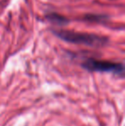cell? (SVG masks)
<instances>
[{"mask_svg":"<svg viewBox=\"0 0 125 126\" xmlns=\"http://www.w3.org/2000/svg\"><path fill=\"white\" fill-rule=\"evenodd\" d=\"M81 65L84 70H87L88 72L111 73L121 77H124V65L123 63L87 58L81 63Z\"/></svg>","mask_w":125,"mask_h":126,"instance_id":"cell-2","label":"cell"},{"mask_svg":"<svg viewBox=\"0 0 125 126\" xmlns=\"http://www.w3.org/2000/svg\"><path fill=\"white\" fill-rule=\"evenodd\" d=\"M111 19V16L106 14H92L88 13L84 15L83 20L85 22H94L98 24H105L107 22H109Z\"/></svg>","mask_w":125,"mask_h":126,"instance_id":"cell-4","label":"cell"},{"mask_svg":"<svg viewBox=\"0 0 125 126\" xmlns=\"http://www.w3.org/2000/svg\"><path fill=\"white\" fill-rule=\"evenodd\" d=\"M51 32L63 41L75 45H83L90 47H103L110 43V39L108 37L96 33H82L64 29H51Z\"/></svg>","mask_w":125,"mask_h":126,"instance_id":"cell-1","label":"cell"},{"mask_svg":"<svg viewBox=\"0 0 125 126\" xmlns=\"http://www.w3.org/2000/svg\"><path fill=\"white\" fill-rule=\"evenodd\" d=\"M45 18L50 23L58 27L67 26L70 23V20L66 16L57 13V12L52 11V10H47L45 12Z\"/></svg>","mask_w":125,"mask_h":126,"instance_id":"cell-3","label":"cell"}]
</instances>
